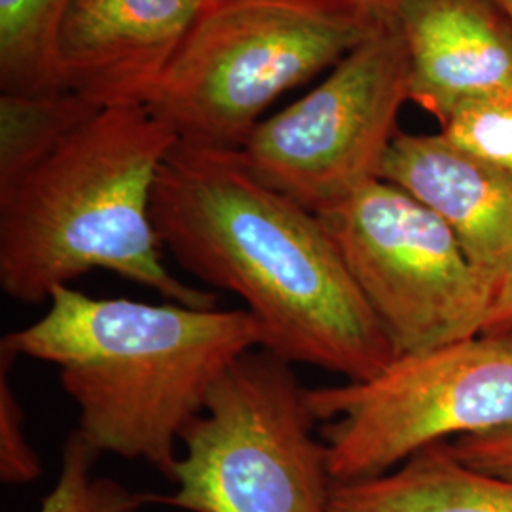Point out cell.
Listing matches in <instances>:
<instances>
[{
    "label": "cell",
    "instance_id": "cell-1",
    "mask_svg": "<svg viewBox=\"0 0 512 512\" xmlns=\"http://www.w3.org/2000/svg\"><path fill=\"white\" fill-rule=\"evenodd\" d=\"M152 220L183 270L238 296L275 357L346 382L397 359L325 222L239 152L177 143L156 177Z\"/></svg>",
    "mask_w": 512,
    "mask_h": 512
},
{
    "label": "cell",
    "instance_id": "cell-2",
    "mask_svg": "<svg viewBox=\"0 0 512 512\" xmlns=\"http://www.w3.org/2000/svg\"><path fill=\"white\" fill-rule=\"evenodd\" d=\"M35 323L0 349L57 366L78 408L76 431L103 456L145 461L167 482L181 437L234 361L260 348L245 308L93 298L59 287Z\"/></svg>",
    "mask_w": 512,
    "mask_h": 512
},
{
    "label": "cell",
    "instance_id": "cell-3",
    "mask_svg": "<svg viewBox=\"0 0 512 512\" xmlns=\"http://www.w3.org/2000/svg\"><path fill=\"white\" fill-rule=\"evenodd\" d=\"M177 135L147 105L97 110L0 188V287L44 304L59 287L107 270L169 302L217 308L164 264L152 220L158 171Z\"/></svg>",
    "mask_w": 512,
    "mask_h": 512
},
{
    "label": "cell",
    "instance_id": "cell-4",
    "mask_svg": "<svg viewBox=\"0 0 512 512\" xmlns=\"http://www.w3.org/2000/svg\"><path fill=\"white\" fill-rule=\"evenodd\" d=\"M382 23L346 0H209L148 110L179 143L239 152L277 97L336 67Z\"/></svg>",
    "mask_w": 512,
    "mask_h": 512
},
{
    "label": "cell",
    "instance_id": "cell-5",
    "mask_svg": "<svg viewBox=\"0 0 512 512\" xmlns=\"http://www.w3.org/2000/svg\"><path fill=\"white\" fill-rule=\"evenodd\" d=\"M294 365L256 348L211 389L184 429L175 492L154 503L184 512H329V452Z\"/></svg>",
    "mask_w": 512,
    "mask_h": 512
},
{
    "label": "cell",
    "instance_id": "cell-6",
    "mask_svg": "<svg viewBox=\"0 0 512 512\" xmlns=\"http://www.w3.org/2000/svg\"><path fill=\"white\" fill-rule=\"evenodd\" d=\"M334 482L385 475L448 437L512 423V334L397 357L378 376L308 389Z\"/></svg>",
    "mask_w": 512,
    "mask_h": 512
},
{
    "label": "cell",
    "instance_id": "cell-7",
    "mask_svg": "<svg viewBox=\"0 0 512 512\" xmlns=\"http://www.w3.org/2000/svg\"><path fill=\"white\" fill-rule=\"evenodd\" d=\"M395 357L482 334L497 281L403 188L372 179L317 213Z\"/></svg>",
    "mask_w": 512,
    "mask_h": 512
},
{
    "label": "cell",
    "instance_id": "cell-8",
    "mask_svg": "<svg viewBox=\"0 0 512 512\" xmlns=\"http://www.w3.org/2000/svg\"><path fill=\"white\" fill-rule=\"evenodd\" d=\"M406 101L408 52L387 19L317 88L262 120L239 154L258 179L321 213L378 179Z\"/></svg>",
    "mask_w": 512,
    "mask_h": 512
},
{
    "label": "cell",
    "instance_id": "cell-9",
    "mask_svg": "<svg viewBox=\"0 0 512 512\" xmlns=\"http://www.w3.org/2000/svg\"><path fill=\"white\" fill-rule=\"evenodd\" d=\"M209 0H73L55 63L67 92L97 109L147 105Z\"/></svg>",
    "mask_w": 512,
    "mask_h": 512
},
{
    "label": "cell",
    "instance_id": "cell-10",
    "mask_svg": "<svg viewBox=\"0 0 512 512\" xmlns=\"http://www.w3.org/2000/svg\"><path fill=\"white\" fill-rule=\"evenodd\" d=\"M393 21L410 61V101L440 124L459 105L512 90V31L492 0H404Z\"/></svg>",
    "mask_w": 512,
    "mask_h": 512
},
{
    "label": "cell",
    "instance_id": "cell-11",
    "mask_svg": "<svg viewBox=\"0 0 512 512\" xmlns=\"http://www.w3.org/2000/svg\"><path fill=\"white\" fill-rule=\"evenodd\" d=\"M378 179L431 209L458 236L476 268L497 287L512 264V175L442 135L401 133L385 152Z\"/></svg>",
    "mask_w": 512,
    "mask_h": 512
},
{
    "label": "cell",
    "instance_id": "cell-12",
    "mask_svg": "<svg viewBox=\"0 0 512 512\" xmlns=\"http://www.w3.org/2000/svg\"><path fill=\"white\" fill-rule=\"evenodd\" d=\"M329 512H512V480L465 465L444 440L385 475L334 482Z\"/></svg>",
    "mask_w": 512,
    "mask_h": 512
},
{
    "label": "cell",
    "instance_id": "cell-13",
    "mask_svg": "<svg viewBox=\"0 0 512 512\" xmlns=\"http://www.w3.org/2000/svg\"><path fill=\"white\" fill-rule=\"evenodd\" d=\"M73 0H0V93L40 97L67 92L55 40Z\"/></svg>",
    "mask_w": 512,
    "mask_h": 512
},
{
    "label": "cell",
    "instance_id": "cell-14",
    "mask_svg": "<svg viewBox=\"0 0 512 512\" xmlns=\"http://www.w3.org/2000/svg\"><path fill=\"white\" fill-rule=\"evenodd\" d=\"M97 110L73 92L40 97L0 93V188L14 183Z\"/></svg>",
    "mask_w": 512,
    "mask_h": 512
},
{
    "label": "cell",
    "instance_id": "cell-15",
    "mask_svg": "<svg viewBox=\"0 0 512 512\" xmlns=\"http://www.w3.org/2000/svg\"><path fill=\"white\" fill-rule=\"evenodd\" d=\"M101 454L74 429L61 450L54 488L38 512H141L154 505V494L135 492L112 476L95 475Z\"/></svg>",
    "mask_w": 512,
    "mask_h": 512
},
{
    "label": "cell",
    "instance_id": "cell-16",
    "mask_svg": "<svg viewBox=\"0 0 512 512\" xmlns=\"http://www.w3.org/2000/svg\"><path fill=\"white\" fill-rule=\"evenodd\" d=\"M440 126L444 139L512 175V90L467 101Z\"/></svg>",
    "mask_w": 512,
    "mask_h": 512
},
{
    "label": "cell",
    "instance_id": "cell-17",
    "mask_svg": "<svg viewBox=\"0 0 512 512\" xmlns=\"http://www.w3.org/2000/svg\"><path fill=\"white\" fill-rule=\"evenodd\" d=\"M18 357L0 349V480L25 486L38 480L44 467L25 429V412L12 385V365Z\"/></svg>",
    "mask_w": 512,
    "mask_h": 512
},
{
    "label": "cell",
    "instance_id": "cell-18",
    "mask_svg": "<svg viewBox=\"0 0 512 512\" xmlns=\"http://www.w3.org/2000/svg\"><path fill=\"white\" fill-rule=\"evenodd\" d=\"M448 444L465 465L512 480V423L492 431L458 437Z\"/></svg>",
    "mask_w": 512,
    "mask_h": 512
},
{
    "label": "cell",
    "instance_id": "cell-19",
    "mask_svg": "<svg viewBox=\"0 0 512 512\" xmlns=\"http://www.w3.org/2000/svg\"><path fill=\"white\" fill-rule=\"evenodd\" d=\"M482 334H512V264L495 291Z\"/></svg>",
    "mask_w": 512,
    "mask_h": 512
},
{
    "label": "cell",
    "instance_id": "cell-20",
    "mask_svg": "<svg viewBox=\"0 0 512 512\" xmlns=\"http://www.w3.org/2000/svg\"><path fill=\"white\" fill-rule=\"evenodd\" d=\"M346 2L355 6L357 10H361L368 18L387 21V19H393L404 0H346Z\"/></svg>",
    "mask_w": 512,
    "mask_h": 512
},
{
    "label": "cell",
    "instance_id": "cell-21",
    "mask_svg": "<svg viewBox=\"0 0 512 512\" xmlns=\"http://www.w3.org/2000/svg\"><path fill=\"white\" fill-rule=\"evenodd\" d=\"M495 8L501 12V16L509 23L512 31V0H492Z\"/></svg>",
    "mask_w": 512,
    "mask_h": 512
}]
</instances>
